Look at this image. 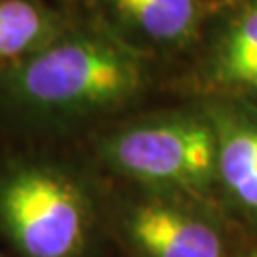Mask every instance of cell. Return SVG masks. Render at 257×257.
<instances>
[{"instance_id":"6da1fadb","label":"cell","mask_w":257,"mask_h":257,"mask_svg":"<svg viewBox=\"0 0 257 257\" xmlns=\"http://www.w3.org/2000/svg\"><path fill=\"white\" fill-rule=\"evenodd\" d=\"M149 88L147 55L101 25L71 27L0 69V126L31 145L84 143L130 114Z\"/></svg>"},{"instance_id":"7a4b0ae2","label":"cell","mask_w":257,"mask_h":257,"mask_svg":"<svg viewBox=\"0 0 257 257\" xmlns=\"http://www.w3.org/2000/svg\"><path fill=\"white\" fill-rule=\"evenodd\" d=\"M0 246L12 257H112L105 177L84 149L0 156Z\"/></svg>"},{"instance_id":"3957f363","label":"cell","mask_w":257,"mask_h":257,"mask_svg":"<svg viewBox=\"0 0 257 257\" xmlns=\"http://www.w3.org/2000/svg\"><path fill=\"white\" fill-rule=\"evenodd\" d=\"M105 179L215 200L217 138L200 101L126 114L82 143Z\"/></svg>"},{"instance_id":"277c9868","label":"cell","mask_w":257,"mask_h":257,"mask_svg":"<svg viewBox=\"0 0 257 257\" xmlns=\"http://www.w3.org/2000/svg\"><path fill=\"white\" fill-rule=\"evenodd\" d=\"M114 257H240L248 234L210 198L105 179Z\"/></svg>"},{"instance_id":"5b68a950","label":"cell","mask_w":257,"mask_h":257,"mask_svg":"<svg viewBox=\"0 0 257 257\" xmlns=\"http://www.w3.org/2000/svg\"><path fill=\"white\" fill-rule=\"evenodd\" d=\"M217 138L215 202L249 238H257V101L204 97Z\"/></svg>"},{"instance_id":"8992f818","label":"cell","mask_w":257,"mask_h":257,"mask_svg":"<svg viewBox=\"0 0 257 257\" xmlns=\"http://www.w3.org/2000/svg\"><path fill=\"white\" fill-rule=\"evenodd\" d=\"M97 25L147 55L193 42L204 19L200 0H84Z\"/></svg>"},{"instance_id":"52a82bcc","label":"cell","mask_w":257,"mask_h":257,"mask_svg":"<svg viewBox=\"0 0 257 257\" xmlns=\"http://www.w3.org/2000/svg\"><path fill=\"white\" fill-rule=\"evenodd\" d=\"M196 99L257 101V0H242L211 35L196 67Z\"/></svg>"},{"instance_id":"ba28073f","label":"cell","mask_w":257,"mask_h":257,"mask_svg":"<svg viewBox=\"0 0 257 257\" xmlns=\"http://www.w3.org/2000/svg\"><path fill=\"white\" fill-rule=\"evenodd\" d=\"M73 27L40 0H0V69L29 57Z\"/></svg>"},{"instance_id":"9c48e42d","label":"cell","mask_w":257,"mask_h":257,"mask_svg":"<svg viewBox=\"0 0 257 257\" xmlns=\"http://www.w3.org/2000/svg\"><path fill=\"white\" fill-rule=\"evenodd\" d=\"M240 257H257V238H251V242L248 244V248L244 249V253Z\"/></svg>"},{"instance_id":"30bf717a","label":"cell","mask_w":257,"mask_h":257,"mask_svg":"<svg viewBox=\"0 0 257 257\" xmlns=\"http://www.w3.org/2000/svg\"><path fill=\"white\" fill-rule=\"evenodd\" d=\"M0 257H12V255H10L8 251H6V249H4L2 246H0Z\"/></svg>"},{"instance_id":"8fae6325","label":"cell","mask_w":257,"mask_h":257,"mask_svg":"<svg viewBox=\"0 0 257 257\" xmlns=\"http://www.w3.org/2000/svg\"><path fill=\"white\" fill-rule=\"evenodd\" d=\"M112 257H114V255H112Z\"/></svg>"}]
</instances>
